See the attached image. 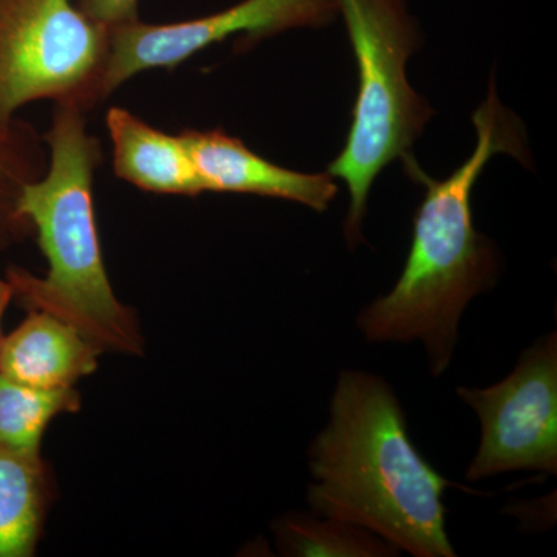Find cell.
Returning a JSON list of instances; mask_svg holds the SVG:
<instances>
[{
    "mask_svg": "<svg viewBox=\"0 0 557 557\" xmlns=\"http://www.w3.org/2000/svg\"><path fill=\"white\" fill-rule=\"evenodd\" d=\"M309 458L314 515L366 528L416 557L456 556L443 502L454 483L416 448L405 410L381 376L339 373Z\"/></svg>",
    "mask_w": 557,
    "mask_h": 557,
    "instance_id": "1",
    "label": "cell"
},
{
    "mask_svg": "<svg viewBox=\"0 0 557 557\" xmlns=\"http://www.w3.org/2000/svg\"><path fill=\"white\" fill-rule=\"evenodd\" d=\"M472 121L478 146L448 178L437 182L412 157L405 160L410 177L426 188L413 220L408 260L395 287L357 319L369 343H423L434 376H442L453 361L468 304L497 278L493 244L472 222V188L497 153L520 161L527 156L518 119L498 101L494 83Z\"/></svg>",
    "mask_w": 557,
    "mask_h": 557,
    "instance_id": "2",
    "label": "cell"
},
{
    "mask_svg": "<svg viewBox=\"0 0 557 557\" xmlns=\"http://www.w3.org/2000/svg\"><path fill=\"white\" fill-rule=\"evenodd\" d=\"M84 113L75 104H57L44 137L47 170L17 197V214L38 236L49 271L39 277L11 267L5 277L22 307L67 322L101 354L141 355L145 339L137 314L116 298L102 258L94 203V175L102 153Z\"/></svg>",
    "mask_w": 557,
    "mask_h": 557,
    "instance_id": "3",
    "label": "cell"
},
{
    "mask_svg": "<svg viewBox=\"0 0 557 557\" xmlns=\"http://www.w3.org/2000/svg\"><path fill=\"white\" fill-rule=\"evenodd\" d=\"M341 11L359 72L350 132L330 177L346 182L350 208L344 233L350 247L362 242L370 186L388 163L410 157L431 116L426 101L409 86L406 64L416 30L401 0H333Z\"/></svg>",
    "mask_w": 557,
    "mask_h": 557,
    "instance_id": "4",
    "label": "cell"
},
{
    "mask_svg": "<svg viewBox=\"0 0 557 557\" xmlns=\"http://www.w3.org/2000/svg\"><path fill=\"white\" fill-rule=\"evenodd\" d=\"M110 33L75 0H0V129L35 101L97 104Z\"/></svg>",
    "mask_w": 557,
    "mask_h": 557,
    "instance_id": "5",
    "label": "cell"
},
{
    "mask_svg": "<svg viewBox=\"0 0 557 557\" xmlns=\"http://www.w3.org/2000/svg\"><path fill=\"white\" fill-rule=\"evenodd\" d=\"M478 413L482 440L469 463L471 482L511 471L557 472V335L523 351L507 376L485 388L458 387Z\"/></svg>",
    "mask_w": 557,
    "mask_h": 557,
    "instance_id": "6",
    "label": "cell"
},
{
    "mask_svg": "<svg viewBox=\"0 0 557 557\" xmlns=\"http://www.w3.org/2000/svg\"><path fill=\"white\" fill-rule=\"evenodd\" d=\"M333 0H242L230 9L174 24L143 21L119 25L110 33L100 101L138 73L175 69L194 54L230 36L259 39L300 27H318L335 16Z\"/></svg>",
    "mask_w": 557,
    "mask_h": 557,
    "instance_id": "7",
    "label": "cell"
},
{
    "mask_svg": "<svg viewBox=\"0 0 557 557\" xmlns=\"http://www.w3.org/2000/svg\"><path fill=\"white\" fill-rule=\"evenodd\" d=\"M180 137L207 193L252 194L324 211L338 190L329 174H306L278 166L223 131L186 129Z\"/></svg>",
    "mask_w": 557,
    "mask_h": 557,
    "instance_id": "8",
    "label": "cell"
},
{
    "mask_svg": "<svg viewBox=\"0 0 557 557\" xmlns=\"http://www.w3.org/2000/svg\"><path fill=\"white\" fill-rule=\"evenodd\" d=\"M0 339V375L44 391L75 388L98 368L100 348L67 322L42 311Z\"/></svg>",
    "mask_w": 557,
    "mask_h": 557,
    "instance_id": "9",
    "label": "cell"
},
{
    "mask_svg": "<svg viewBox=\"0 0 557 557\" xmlns=\"http://www.w3.org/2000/svg\"><path fill=\"white\" fill-rule=\"evenodd\" d=\"M106 126L116 177L163 196L196 197L207 193L180 135L164 134L119 106L108 110Z\"/></svg>",
    "mask_w": 557,
    "mask_h": 557,
    "instance_id": "10",
    "label": "cell"
},
{
    "mask_svg": "<svg viewBox=\"0 0 557 557\" xmlns=\"http://www.w3.org/2000/svg\"><path fill=\"white\" fill-rule=\"evenodd\" d=\"M53 500V479L40 454L0 445V557H32Z\"/></svg>",
    "mask_w": 557,
    "mask_h": 557,
    "instance_id": "11",
    "label": "cell"
},
{
    "mask_svg": "<svg viewBox=\"0 0 557 557\" xmlns=\"http://www.w3.org/2000/svg\"><path fill=\"white\" fill-rule=\"evenodd\" d=\"M79 408L76 388L44 391L0 375V445L17 453L40 454L51 421Z\"/></svg>",
    "mask_w": 557,
    "mask_h": 557,
    "instance_id": "12",
    "label": "cell"
},
{
    "mask_svg": "<svg viewBox=\"0 0 557 557\" xmlns=\"http://www.w3.org/2000/svg\"><path fill=\"white\" fill-rule=\"evenodd\" d=\"M276 539L285 556L388 557L397 548L366 528L322 518L318 515H288L278 519Z\"/></svg>",
    "mask_w": 557,
    "mask_h": 557,
    "instance_id": "13",
    "label": "cell"
},
{
    "mask_svg": "<svg viewBox=\"0 0 557 557\" xmlns=\"http://www.w3.org/2000/svg\"><path fill=\"white\" fill-rule=\"evenodd\" d=\"M47 170L38 134L27 123L0 129V249L32 236L30 223L17 214L21 189Z\"/></svg>",
    "mask_w": 557,
    "mask_h": 557,
    "instance_id": "14",
    "label": "cell"
},
{
    "mask_svg": "<svg viewBox=\"0 0 557 557\" xmlns=\"http://www.w3.org/2000/svg\"><path fill=\"white\" fill-rule=\"evenodd\" d=\"M75 2L90 20L108 28L139 20V0H75Z\"/></svg>",
    "mask_w": 557,
    "mask_h": 557,
    "instance_id": "15",
    "label": "cell"
},
{
    "mask_svg": "<svg viewBox=\"0 0 557 557\" xmlns=\"http://www.w3.org/2000/svg\"><path fill=\"white\" fill-rule=\"evenodd\" d=\"M13 300V289L7 277H0V339H2V319L9 309L10 302Z\"/></svg>",
    "mask_w": 557,
    "mask_h": 557,
    "instance_id": "16",
    "label": "cell"
}]
</instances>
